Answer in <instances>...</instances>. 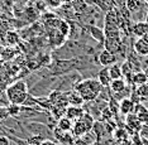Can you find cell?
Returning <instances> with one entry per match:
<instances>
[{"label":"cell","mask_w":148,"mask_h":145,"mask_svg":"<svg viewBox=\"0 0 148 145\" xmlns=\"http://www.w3.org/2000/svg\"><path fill=\"white\" fill-rule=\"evenodd\" d=\"M73 90L82 97V100L85 102H91V101H95L97 99V96L100 95L103 86L97 81V78L91 77V78L80 80Z\"/></svg>","instance_id":"cell-1"},{"label":"cell","mask_w":148,"mask_h":145,"mask_svg":"<svg viewBox=\"0 0 148 145\" xmlns=\"http://www.w3.org/2000/svg\"><path fill=\"white\" fill-rule=\"evenodd\" d=\"M5 96L9 103L23 105L28 97V85L25 81H15L5 88Z\"/></svg>","instance_id":"cell-2"},{"label":"cell","mask_w":148,"mask_h":145,"mask_svg":"<svg viewBox=\"0 0 148 145\" xmlns=\"http://www.w3.org/2000/svg\"><path fill=\"white\" fill-rule=\"evenodd\" d=\"M95 123L92 115H90L87 111L84 112V115L80 117L79 120L73 121L72 124V129H71V134L73 138H81L82 135H85L87 131H90L92 129V125Z\"/></svg>","instance_id":"cell-3"},{"label":"cell","mask_w":148,"mask_h":145,"mask_svg":"<svg viewBox=\"0 0 148 145\" xmlns=\"http://www.w3.org/2000/svg\"><path fill=\"white\" fill-rule=\"evenodd\" d=\"M25 130L32 135H41L45 139H53V129H49L48 125L41 121H31L25 124Z\"/></svg>","instance_id":"cell-4"},{"label":"cell","mask_w":148,"mask_h":145,"mask_svg":"<svg viewBox=\"0 0 148 145\" xmlns=\"http://www.w3.org/2000/svg\"><path fill=\"white\" fill-rule=\"evenodd\" d=\"M77 65H79V59H56L53 66H51V73L53 76H58L60 73H65L72 69L73 67H77Z\"/></svg>","instance_id":"cell-5"},{"label":"cell","mask_w":148,"mask_h":145,"mask_svg":"<svg viewBox=\"0 0 148 145\" xmlns=\"http://www.w3.org/2000/svg\"><path fill=\"white\" fill-rule=\"evenodd\" d=\"M95 61H96L97 65H100L103 67H109V66L114 65V63H118L116 56L110 52V50H108L106 48L100 50V52L97 53L96 57H95Z\"/></svg>","instance_id":"cell-6"},{"label":"cell","mask_w":148,"mask_h":145,"mask_svg":"<svg viewBox=\"0 0 148 145\" xmlns=\"http://www.w3.org/2000/svg\"><path fill=\"white\" fill-rule=\"evenodd\" d=\"M142 123L139 121V119L137 117V115L134 112L129 114V115L125 116V127L129 133V135H133L136 133H139L140 129H142Z\"/></svg>","instance_id":"cell-7"},{"label":"cell","mask_w":148,"mask_h":145,"mask_svg":"<svg viewBox=\"0 0 148 145\" xmlns=\"http://www.w3.org/2000/svg\"><path fill=\"white\" fill-rule=\"evenodd\" d=\"M134 106L136 103L132 101L130 97H125V99L119 101V114L123 116H127L129 114H132L134 111Z\"/></svg>","instance_id":"cell-8"},{"label":"cell","mask_w":148,"mask_h":145,"mask_svg":"<svg viewBox=\"0 0 148 145\" xmlns=\"http://www.w3.org/2000/svg\"><path fill=\"white\" fill-rule=\"evenodd\" d=\"M133 112L137 115V117L139 119L140 123H142V125H148V109L142 102L136 103Z\"/></svg>","instance_id":"cell-9"},{"label":"cell","mask_w":148,"mask_h":145,"mask_svg":"<svg viewBox=\"0 0 148 145\" xmlns=\"http://www.w3.org/2000/svg\"><path fill=\"white\" fill-rule=\"evenodd\" d=\"M87 30H89V34L91 35L92 39H95L99 44H104V42H105V33H104V30L101 28H99L96 25H89Z\"/></svg>","instance_id":"cell-10"},{"label":"cell","mask_w":148,"mask_h":145,"mask_svg":"<svg viewBox=\"0 0 148 145\" xmlns=\"http://www.w3.org/2000/svg\"><path fill=\"white\" fill-rule=\"evenodd\" d=\"M133 49L139 57H147L148 56V43L144 40L142 37L138 38L133 43Z\"/></svg>","instance_id":"cell-11"},{"label":"cell","mask_w":148,"mask_h":145,"mask_svg":"<svg viewBox=\"0 0 148 145\" xmlns=\"http://www.w3.org/2000/svg\"><path fill=\"white\" fill-rule=\"evenodd\" d=\"M84 112H85V110H82L80 106H72V105H71L70 107H67V109H66L65 116L69 117V119L73 123V121L79 120L80 117L84 115Z\"/></svg>","instance_id":"cell-12"},{"label":"cell","mask_w":148,"mask_h":145,"mask_svg":"<svg viewBox=\"0 0 148 145\" xmlns=\"http://www.w3.org/2000/svg\"><path fill=\"white\" fill-rule=\"evenodd\" d=\"M128 87V82L125 81V78H116V80H112L109 85V90L112 91L113 93H119L124 91Z\"/></svg>","instance_id":"cell-13"},{"label":"cell","mask_w":148,"mask_h":145,"mask_svg":"<svg viewBox=\"0 0 148 145\" xmlns=\"http://www.w3.org/2000/svg\"><path fill=\"white\" fill-rule=\"evenodd\" d=\"M3 40L6 43V46L14 47L21 43V35H19V33L16 32V30H9L5 34L4 38H3Z\"/></svg>","instance_id":"cell-14"},{"label":"cell","mask_w":148,"mask_h":145,"mask_svg":"<svg viewBox=\"0 0 148 145\" xmlns=\"http://www.w3.org/2000/svg\"><path fill=\"white\" fill-rule=\"evenodd\" d=\"M132 34L138 37V38H140V37H143L144 34H148V24L146 22H137L136 24L132 25Z\"/></svg>","instance_id":"cell-15"},{"label":"cell","mask_w":148,"mask_h":145,"mask_svg":"<svg viewBox=\"0 0 148 145\" xmlns=\"http://www.w3.org/2000/svg\"><path fill=\"white\" fill-rule=\"evenodd\" d=\"M96 78L100 83H101L103 87H109L110 82H112V77H110V73H109V68H108V67H103V68L97 72Z\"/></svg>","instance_id":"cell-16"},{"label":"cell","mask_w":148,"mask_h":145,"mask_svg":"<svg viewBox=\"0 0 148 145\" xmlns=\"http://www.w3.org/2000/svg\"><path fill=\"white\" fill-rule=\"evenodd\" d=\"M146 82H148V77L146 73H144V71H138V72L133 73L132 80H130V85L138 87L140 85H144Z\"/></svg>","instance_id":"cell-17"},{"label":"cell","mask_w":148,"mask_h":145,"mask_svg":"<svg viewBox=\"0 0 148 145\" xmlns=\"http://www.w3.org/2000/svg\"><path fill=\"white\" fill-rule=\"evenodd\" d=\"M125 8L129 10L132 14L140 12L143 9V1L142 0H125Z\"/></svg>","instance_id":"cell-18"},{"label":"cell","mask_w":148,"mask_h":145,"mask_svg":"<svg viewBox=\"0 0 148 145\" xmlns=\"http://www.w3.org/2000/svg\"><path fill=\"white\" fill-rule=\"evenodd\" d=\"M72 124L73 123L69 119V117L61 116L60 119H57V121H56V127H58V129H61L63 131H70V133H71Z\"/></svg>","instance_id":"cell-19"},{"label":"cell","mask_w":148,"mask_h":145,"mask_svg":"<svg viewBox=\"0 0 148 145\" xmlns=\"http://www.w3.org/2000/svg\"><path fill=\"white\" fill-rule=\"evenodd\" d=\"M108 68H109V73H110V77H112V80L122 78V77H123L122 67H120L119 63H114V65L108 67Z\"/></svg>","instance_id":"cell-20"},{"label":"cell","mask_w":148,"mask_h":145,"mask_svg":"<svg viewBox=\"0 0 148 145\" xmlns=\"http://www.w3.org/2000/svg\"><path fill=\"white\" fill-rule=\"evenodd\" d=\"M69 102L71 103L72 106H81L84 102H85V101L82 100V97L79 95V93L76 92L75 90H73V92L72 93H70V96H69Z\"/></svg>","instance_id":"cell-21"},{"label":"cell","mask_w":148,"mask_h":145,"mask_svg":"<svg viewBox=\"0 0 148 145\" xmlns=\"http://www.w3.org/2000/svg\"><path fill=\"white\" fill-rule=\"evenodd\" d=\"M57 29H58L60 32H61L62 34L66 37V38H69L70 33H71V25H70L69 23H67L66 20H63V19L60 20V23H58V27H57Z\"/></svg>","instance_id":"cell-22"},{"label":"cell","mask_w":148,"mask_h":145,"mask_svg":"<svg viewBox=\"0 0 148 145\" xmlns=\"http://www.w3.org/2000/svg\"><path fill=\"white\" fill-rule=\"evenodd\" d=\"M21 109H22V105H15V103H9V105H8L9 116H12V117H18L19 115H21Z\"/></svg>","instance_id":"cell-23"},{"label":"cell","mask_w":148,"mask_h":145,"mask_svg":"<svg viewBox=\"0 0 148 145\" xmlns=\"http://www.w3.org/2000/svg\"><path fill=\"white\" fill-rule=\"evenodd\" d=\"M136 91H137V93L139 95V97L142 100L148 99V82H146L144 85L138 86L137 88H136Z\"/></svg>","instance_id":"cell-24"},{"label":"cell","mask_w":148,"mask_h":145,"mask_svg":"<svg viewBox=\"0 0 148 145\" xmlns=\"http://www.w3.org/2000/svg\"><path fill=\"white\" fill-rule=\"evenodd\" d=\"M45 140V138L41 135H29L27 138V141H28L29 145H41Z\"/></svg>","instance_id":"cell-25"},{"label":"cell","mask_w":148,"mask_h":145,"mask_svg":"<svg viewBox=\"0 0 148 145\" xmlns=\"http://www.w3.org/2000/svg\"><path fill=\"white\" fill-rule=\"evenodd\" d=\"M9 28H10V24H9L6 20H0V38L1 39L4 38L6 33L10 30Z\"/></svg>","instance_id":"cell-26"},{"label":"cell","mask_w":148,"mask_h":145,"mask_svg":"<svg viewBox=\"0 0 148 145\" xmlns=\"http://www.w3.org/2000/svg\"><path fill=\"white\" fill-rule=\"evenodd\" d=\"M8 117H9L8 106H0V123L5 121Z\"/></svg>","instance_id":"cell-27"},{"label":"cell","mask_w":148,"mask_h":145,"mask_svg":"<svg viewBox=\"0 0 148 145\" xmlns=\"http://www.w3.org/2000/svg\"><path fill=\"white\" fill-rule=\"evenodd\" d=\"M10 139L5 134H0V145H10Z\"/></svg>","instance_id":"cell-28"},{"label":"cell","mask_w":148,"mask_h":145,"mask_svg":"<svg viewBox=\"0 0 148 145\" xmlns=\"http://www.w3.org/2000/svg\"><path fill=\"white\" fill-rule=\"evenodd\" d=\"M139 135L142 136L143 139L148 140V125H143L142 126V129H140V131H139Z\"/></svg>","instance_id":"cell-29"},{"label":"cell","mask_w":148,"mask_h":145,"mask_svg":"<svg viewBox=\"0 0 148 145\" xmlns=\"http://www.w3.org/2000/svg\"><path fill=\"white\" fill-rule=\"evenodd\" d=\"M71 145H90L89 143H86L85 140L82 139V138H76L75 140L72 141V144Z\"/></svg>","instance_id":"cell-30"},{"label":"cell","mask_w":148,"mask_h":145,"mask_svg":"<svg viewBox=\"0 0 148 145\" xmlns=\"http://www.w3.org/2000/svg\"><path fill=\"white\" fill-rule=\"evenodd\" d=\"M41 145H60V144L57 143V141L52 140V139H45V140H43V143H42Z\"/></svg>","instance_id":"cell-31"},{"label":"cell","mask_w":148,"mask_h":145,"mask_svg":"<svg viewBox=\"0 0 148 145\" xmlns=\"http://www.w3.org/2000/svg\"><path fill=\"white\" fill-rule=\"evenodd\" d=\"M112 145H122V144H120V141L115 140V141H112Z\"/></svg>","instance_id":"cell-32"},{"label":"cell","mask_w":148,"mask_h":145,"mask_svg":"<svg viewBox=\"0 0 148 145\" xmlns=\"http://www.w3.org/2000/svg\"><path fill=\"white\" fill-rule=\"evenodd\" d=\"M142 103H143V105H144V106H146L147 109H148V99H146V100H144V102H142Z\"/></svg>","instance_id":"cell-33"},{"label":"cell","mask_w":148,"mask_h":145,"mask_svg":"<svg viewBox=\"0 0 148 145\" xmlns=\"http://www.w3.org/2000/svg\"><path fill=\"white\" fill-rule=\"evenodd\" d=\"M144 22H146L147 24H148V12H147V14H146V20H144Z\"/></svg>","instance_id":"cell-34"},{"label":"cell","mask_w":148,"mask_h":145,"mask_svg":"<svg viewBox=\"0 0 148 145\" xmlns=\"http://www.w3.org/2000/svg\"><path fill=\"white\" fill-rule=\"evenodd\" d=\"M142 1H143V3H146V4L148 5V0H142Z\"/></svg>","instance_id":"cell-35"}]
</instances>
